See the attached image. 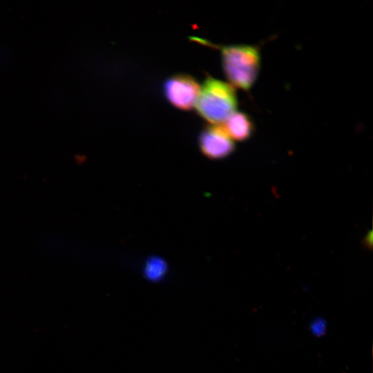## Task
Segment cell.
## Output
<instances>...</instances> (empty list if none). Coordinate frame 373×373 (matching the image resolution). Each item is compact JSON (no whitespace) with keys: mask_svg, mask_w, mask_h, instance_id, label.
<instances>
[{"mask_svg":"<svg viewBox=\"0 0 373 373\" xmlns=\"http://www.w3.org/2000/svg\"><path fill=\"white\" fill-rule=\"evenodd\" d=\"M167 271V265L164 260L153 257L149 259L144 266V276L151 281H158L163 278Z\"/></svg>","mask_w":373,"mask_h":373,"instance_id":"8992f818","label":"cell"},{"mask_svg":"<svg viewBox=\"0 0 373 373\" xmlns=\"http://www.w3.org/2000/svg\"><path fill=\"white\" fill-rule=\"evenodd\" d=\"M310 328L314 335L320 336L325 332L326 324L323 320L316 319L312 321Z\"/></svg>","mask_w":373,"mask_h":373,"instance_id":"52a82bcc","label":"cell"},{"mask_svg":"<svg viewBox=\"0 0 373 373\" xmlns=\"http://www.w3.org/2000/svg\"><path fill=\"white\" fill-rule=\"evenodd\" d=\"M198 144L202 154L211 160L227 157L235 150L233 141L218 124L204 126L199 135Z\"/></svg>","mask_w":373,"mask_h":373,"instance_id":"277c9868","label":"cell"},{"mask_svg":"<svg viewBox=\"0 0 373 373\" xmlns=\"http://www.w3.org/2000/svg\"><path fill=\"white\" fill-rule=\"evenodd\" d=\"M194 106L198 114L211 124L223 123L237 111L236 89L229 83L208 76L200 87Z\"/></svg>","mask_w":373,"mask_h":373,"instance_id":"7a4b0ae2","label":"cell"},{"mask_svg":"<svg viewBox=\"0 0 373 373\" xmlns=\"http://www.w3.org/2000/svg\"><path fill=\"white\" fill-rule=\"evenodd\" d=\"M200 86L192 76L179 73L167 78L163 86L166 99L174 107L189 111L195 106Z\"/></svg>","mask_w":373,"mask_h":373,"instance_id":"3957f363","label":"cell"},{"mask_svg":"<svg viewBox=\"0 0 373 373\" xmlns=\"http://www.w3.org/2000/svg\"><path fill=\"white\" fill-rule=\"evenodd\" d=\"M222 128L232 140L244 142L254 135L255 124L251 115L236 111L223 122Z\"/></svg>","mask_w":373,"mask_h":373,"instance_id":"5b68a950","label":"cell"},{"mask_svg":"<svg viewBox=\"0 0 373 373\" xmlns=\"http://www.w3.org/2000/svg\"><path fill=\"white\" fill-rule=\"evenodd\" d=\"M191 39L199 44L218 48L221 52L223 73L230 84L246 92L251 90L261 68V56L258 46L247 44L218 46L200 38Z\"/></svg>","mask_w":373,"mask_h":373,"instance_id":"6da1fadb","label":"cell"}]
</instances>
